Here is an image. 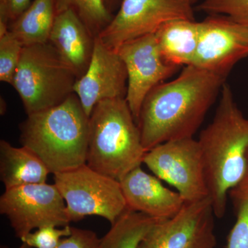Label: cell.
I'll list each match as a JSON object with an SVG mask.
<instances>
[{
  "label": "cell",
  "instance_id": "obj_1",
  "mask_svg": "<svg viewBox=\"0 0 248 248\" xmlns=\"http://www.w3.org/2000/svg\"><path fill=\"white\" fill-rule=\"evenodd\" d=\"M226 78L190 65L145 98L138 120L146 152L172 140L193 138L221 93Z\"/></svg>",
  "mask_w": 248,
  "mask_h": 248
},
{
  "label": "cell",
  "instance_id": "obj_2",
  "mask_svg": "<svg viewBox=\"0 0 248 248\" xmlns=\"http://www.w3.org/2000/svg\"><path fill=\"white\" fill-rule=\"evenodd\" d=\"M197 140L214 213L217 218H222L226 215L228 194L239 185L246 174L248 149V119L226 83L215 117Z\"/></svg>",
  "mask_w": 248,
  "mask_h": 248
},
{
  "label": "cell",
  "instance_id": "obj_3",
  "mask_svg": "<svg viewBox=\"0 0 248 248\" xmlns=\"http://www.w3.org/2000/svg\"><path fill=\"white\" fill-rule=\"evenodd\" d=\"M90 117L75 93L56 107L27 115L19 125L20 141L51 174L86 164Z\"/></svg>",
  "mask_w": 248,
  "mask_h": 248
},
{
  "label": "cell",
  "instance_id": "obj_4",
  "mask_svg": "<svg viewBox=\"0 0 248 248\" xmlns=\"http://www.w3.org/2000/svg\"><path fill=\"white\" fill-rule=\"evenodd\" d=\"M146 153L125 99L98 103L90 116L86 164L120 182L141 166Z\"/></svg>",
  "mask_w": 248,
  "mask_h": 248
},
{
  "label": "cell",
  "instance_id": "obj_5",
  "mask_svg": "<svg viewBox=\"0 0 248 248\" xmlns=\"http://www.w3.org/2000/svg\"><path fill=\"white\" fill-rule=\"evenodd\" d=\"M78 78L49 42L24 46L12 86L27 115L60 105L74 93Z\"/></svg>",
  "mask_w": 248,
  "mask_h": 248
},
{
  "label": "cell",
  "instance_id": "obj_6",
  "mask_svg": "<svg viewBox=\"0 0 248 248\" xmlns=\"http://www.w3.org/2000/svg\"><path fill=\"white\" fill-rule=\"evenodd\" d=\"M53 177L71 223L99 216L112 225L128 210L120 182L86 164Z\"/></svg>",
  "mask_w": 248,
  "mask_h": 248
},
{
  "label": "cell",
  "instance_id": "obj_7",
  "mask_svg": "<svg viewBox=\"0 0 248 248\" xmlns=\"http://www.w3.org/2000/svg\"><path fill=\"white\" fill-rule=\"evenodd\" d=\"M143 164L160 180L175 187L186 203L210 197L202 150L198 140L193 138L155 146L147 152Z\"/></svg>",
  "mask_w": 248,
  "mask_h": 248
},
{
  "label": "cell",
  "instance_id": "obj_8",
  "mask_svg": "<svg viewBox=\"0 0 248 248\" xmlns=\"http://www.w3.org/2000/svg\"><path fill=\"white\" fill-rule=\"evenodd\" d=\"M66 208L56 186L46 183L8 189L0 197V213L20 240L41 227L70 225Z\"/></svg>",
  "mask_w": 248,
  "mask_h": 248
},
{
  "label": "cell",
  "instance_id": "obj_9",
  "mask_svg": "<svg viewBox=\"0 0 248 248\" xmlns=\"http://www.w3.org/2000/svg\"><path fill=\"white\" fill-rule=\"evenodd\" d=\"M190 0H122L118 12L97 37L117 50L129 41L154 34L166 23L194 17Z\"/></svg>",
  "mask_w": 248,
  "mask_h": 248
},
{
  "label": "cell",
  "instance_id": "obj_10",
  "mask_svg": "<svg viewBox=\"0 0 248 248\" xmlns=\"http://www.w3.org/2000/svg\"><path fill=\"white\" fill-rule=\"evenodd\" d=\"M215 217L210 197L185 203L175 216L156 222L140 248H215Z\"/></svg>",
  "mask_w": 248,
  "mask_h": 248
},
{
  "label": "cell",
  "instance_id": "obj_11",
  "mask_svg": "<svg viewBox=\"0 0 248 248\" xmlns=\"http://www.w3.org/2000/svg\"><path fill=\"white\" fill-rule=\"evenodd\" d=\"M117 51L128 75L125 100L138 124L142 104L148 93L179 68L169 64L162 58L155 33L125 42Z\"/></svg>",
  "mask_w": 248,
  "mask_h": 248
},
{
  "label": "cell",
  "instance_id": "obj_12",
  "mask_svg": "<svg viewBox=\"0 0 248 248\" xmlns=\"http://www.w3.org/2000/svg\"><path fill=\"white\" fill-rule=\"evenodd\" d=\"M247 57L248 28L221 15H210L200 22L193 66L227 78Z\"/></svg>",
  "mask_w": 248,
  "mask_h": 248
},
{
  "label": "cell",
  "instance_id": "obj_13",
  "mask_svg": "<svg viewBox=\"0 0 248 248\" xmlns=\"http://www.w3.org/2000/svg\"><path fill=\"white\" fill-rule=\"evenodd\" d=\"M128 88L126 68L117 50L96 37L91 63L77 80L74 93L90 117L94 107L107 99H125Z\"/></svg>",
  "mask_w": 248,
  "mask_h": 248
},
{
  "label": "cell",
  "instance_id": "obj_14",
  "mask_svg": "<svg viewBox=\"0 0 248 248\" xmlns=\"http://www.w3.org/2000/svg\"><path fill=\"white\" fill-rule=\"evenodd\" d=\"M128 210L157 220L177 215L186 202L177 192L163 185L159 178L145 172L141 166L120 181Z\"/></svg>",
  "mask_w": 248,
  "mask_h": 248
},
{
  "label": "cell",
  "instance_id": "obj_15",
  "mask_svg": "<svg viewBox=\"0 0 248 248\" xmlns=\"http://www.w3.org/2000/svg\"><path fill=\"white\" fill-rule=\"evenodd\" d=\"M96 37L74 11L67 10L57 14L48 42L78 79L89 68Z\"/></svg>",
  "mask_w": 248,
  "mask_h": 248
},
{
  "label": "cell",
  "instance_id": "obj_16",
  "mask_svg": "<svg viewBox=\"0 0 248 248\" xmlns=\"http://www.w3.org/2000/svg\"><path fill=\"white\" fill-rule=\"evenodd\" d=\"M50 170L34 152L25 146L17 148L0 141V179L6 190L46 183Z\"/></svg>",
  "mask_w": 248,
  "mask_h": 248
},
{
  "label": "cell",
  "instance_id": "obj_17",
  "mask_svg": "<svg viewBox=\"0 0 248 248\" xmlns=\"http://www.w3.org/2000/svg\"><path fill=\"white\" fill-rule=\"evenodd\" d=\"M200 32V22L191 19H174L164 24L155 35L165 61L179 68L193 64Z\"/></svg>",
  "mask_w": 248,
  "mask_h": 248
},
{
  "label": "cell",
  "instance_id": "obj_18",
  "mask_svg": "<svg viewBox=\"0 0 248 248\" xmlns=\"http://www.w3.org/2000/svg\"><path fill=\"white\" fill-rule=\"evenodd\" d=\"M56 16L55 0H33L9 31L24 47L48 43Z\"/></svg>",
  "mask_w": 248,
  "mask_h": 248
},
{
  "label": "cell",
  "instance_id": "obj_19",
  "mask_svg": "<svg viewBox=\"0 0 248 248\" xmlns=\"http://www.w3.org/2000/svg\"><path fill=\"white\" fill-rule=\"evenodd\" d=\"M158 221L144 214L128 210L101 238L100 248H140Z\"/></svg>",
  "mask_w": 248,
  "mask_h": 248
},
{
  "label": "cell",
  "instance_id": "obj_20",
  "mask_svg": "<svg viewBox=\"0 0 248 248\" xmlns=\"http://www.w3.org/2000/svg\"><path fill=\"white\" fill-rule=\"evenodd\" d=\"M57 14L74 11L94 37L108 25L113 16L104 0H55Z\"/></svg>",
  "mask_w": 248,
  "mask_h": 248
},
{
  "label": "cell",
  "instance_id": "obj_21",
  "mask_svg": "<svg viewBox=\"0 0 248 248\" xmlns=\"http://www.w3.org/2000/svg\"><path fill=\"white\" fill-rule=\"evenodd\" d=\"M22 44L10 31L0 36V80L12 86L21 56Z\"/></svg>",
  "mask_w": 248,
  "mask_h": 248
},
{
  "label": "cell",
  "instance_id": "obj_22",
  "mask_svg": "<svg viewBox=\"0 0 248 248\" xmlns=\"http://www.w3.org/2000/svg\"><path fill=\"white\" fill-rule=\"evenodd\" d=\"M236 220L228 238L227 248H248V191L232 190Z\"/></svg>",
  "mask_w": 248,
  "mask_h": 248
},
{
  "label": "cell",
  "instance_id": "obj_23",
  "mask_svg": "<svg viewBox=\"0 0 248 248\" xmlns=\"http://www.w3.org/2000/svg\"><path fill=\"white\" fill-rule=\"evenodd\" d=\"M198 9L210 15L227 16L248 28V0H203Z\"/></svg>",
  "mask_w": 248,
  "mask_h": 248
},
{
  "label": "cell",
  "instance_id": "obj_24",
  "mask_svg": "<svg viewBox=\"0 0 248 248\" xmlns=\"http://www.w3.org/2000/svg\"><path fill=\"white\" fill-rule=\"evenodd\" d=\"M72 233V227H41L21 239L32 248H57L60 241Z\"/></svg>",
  "mask_w": 248,
  "mask_h": 248
},
{
  "label": "cell",
  "instance_id": "obj_25",
  "mask_svg": "<svg viewBox=\"0 0 248 248\" xmlns=\"http://www.w3.org/2000/svg\"><path fill=\"white\" fill-rule=\"evenodd\" d=\"M100 238L94 232L72 227V233L57 248H100Z\"/></svg>",
  "mask_w": 248,
  "mask_h": 248
},
{
  "label": "cell",
  "instance_id": "obj_26",
  "mask_svg": "<svg viewBox=\"0 0 248 248\" xmlns=\"http://www.w3.org/2000/svg\"><path fill=\"white\" fill-rule=\"evenodd\" d=\"M32 0H0V24L9 25L30 6Z\"/></svg>",
  "mask_w": 248,
  "mask_h": 248
},
{
  "label": "cell",
  "instance_id": "obj_27",
  "mask_svg": "<svg viewBox=\"0 0 248 248\" xmlns=\"http://www.w3.org/2000/svg\"><path fill=\"white\" fill-rule=\"evenodd\" d=\"M246 161H247V165H246V174H245L244 179H243V180L240 183L239 185L233 189V190L248 191V149L247 154H246Z\"/></svg>",
  "mask_w": 248,
  "mask_h": 248
},
{
  "label": "cell",
  "instance_id": "obj_28",
  "mask_svg": "<svg viewBox=\"0 0 248 248\" xmlns=\"http://www.w3.org/2000/svg\"><path fill=\"white\" fill-rule=\"evenodd\" d=\"M106 4H107L108 9L112 13V10L117 7V4H118L119 0H104Z\"/></svg>",
  "mask_w": 248,
  "mask_h": 248
},
{
  "label": "cell",
  "instance_id": "obj_29",
  "mask_svg": "<svg viewBox=\"0 0 248 248\" xmlns=\"http://www.w3.org/2000/svg\"><path fill=\"white\" fill-rule=\"evenodd\" d=\"M1 248H6L5 247H3ZM17 248H32L31 246H29V244H26V243L22 242V244L20 245V246Z\"/></svg>",
  "mask_w": 248,
  "mask_h": 248
},
{
  "label": "cell",
  "instance_id": "obj_30",
  "mask_svg": "<svg viewBox=\"0 0 248 248\" xmlns=\"http://www.w3.org/2000/svg\"><path fill=\"white\" fill-rule=\"evenodd\" d=\"M191 1H192V4H195L196 3L198 2L199 1H200V0H190Z\"/></svg>",
  "mask_w": 248,
  "mask_h": 248
}]
</instances>
